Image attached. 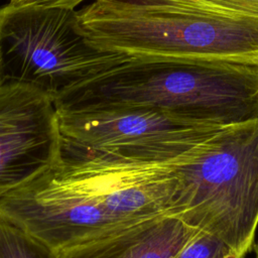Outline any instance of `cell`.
<instances>
[{
  "label": "cell",
  "instance_id": "obj_10",
  "mask_svg": "<svg viewBox=\"0 0 258 258\" xmlns=\"http://www.w3.org/2000/svg\"><path fill=\"white\" fill-rule=\"evenodd\" d=\"M174 258H234L229 249L216 237L199 232Z\"/></svg>",
  "mask_w": 258,
  "mask_h": 258
},
{
  "label": "cell",
  "instance_id": "obj_1",
  "mask_svg": "<svg viewBox=\"0 0 258 258\" xmlns=\"http://www.w3.org/2000/svg\"><path fill=\"white\" fill-rule=\"evenodd\" d=\"M53 104L57 113L136 107L228 126L258 118V66L120 54Z\"/></svg>",
  "mask_w": 258,
  "mask_h": 258
},
{
  "label": "cell",
  "instance_id": "obj_9",
  "mask_svg": "<svg viewBox=\"0 0 258 258\" xmlns=\"http://www.w3.org/2000/svg\"><path fill=\"white\" fill-rule=\"evenodd\" d=\"M0 258H57V253L0 215Z\"/></svg>",
  "mask_w": 258,
  "mask_h": 258
},
{
  "label": "cell",
  "instance_id": "obj_4",
  "mask_svg": "<svg viewBox=\"0 0 258 258\" xmlns=\"http://www.w3.org/2000/svg\"><path fill=\"white\" fill-rule=\"evenodd\" d=\"M119 55L99 50L85 38L76 9L0 7V85L32 86L54 103Z\"/></svg>",
  "mask_w": 258,
  "mask_h": 258
},
{
  "label": "cell",
  "instance_id": "obj_11",
  "mask_svg": "<svg viewBox=\"0 0 258 258\" xmlns=\"http://www.w3.org/2000/svg\"><path fill=\"white\" fill-rule=\"evenodd\" d=\"M87 0H9V4L15 6L21 5H42L51 7H63L76 9V7Z\"/></svg>",
  "mask_w": 258,
  "mask_h": 258
},
{
  "label": "cell",
  "instance_id": "obj_13",
  "mask_svg": "<svg viewBox=\"0 0 258 258\" xmlns=\"http://www.w3.org/2000/svg\"><path fill=\"white\" fill-rule=\"evenodd\" d=\"M253 250H254V253H255V257L258 258V241L256 243H254Z\"/></svg>",
  "mask_w": 258,
  "mask_h": 258
},
{
  "label": "cell",
  "instance_id": "obj_7",
  "mask_svg": "<svg viewBox=\"0 0 258 258\" xmlns=\"http://www.w3.org/2000/svg\"><path fill=\"white\" fill-rule=\"evenodd\" d=\"M61 142L46 94L24 84L0 85V199L53 166Z\"/></svg>",
  "mask_w": 258,
  "mask_h": 258
},
{
  "label": "cell",
  "instance_id": "obj_5",
  "mask_svg": "<svg viewBox=\"0 0 258 258\" xmlns=\"http://www.w3.org/2000/svg\"><path fill=\"white\" fill-rule=\"evenodd\" d=\"M61 137L89 149L145 162L187 157L223 126L189 122L149 108L57 113Z\"/></svg>",
  "mask_w": 258,
  "mask_h": 258
},
{
  "label": "cell",
  "instance_id": "obj_12",
  "mask_svg": "<svg viewBox=\"0 0 258 258\" xmlns=\"http://www.w3.org/2000/svg\"><path fill=\"white\" fill-rule=\"evenodd\" d=\"M221 6L258 16V0H210Z\"/></svg>",
  "mask_w": 258,
  "mask_h": 258
},
{
  "label": "cell",
  "instance_id": "obj_6",
  "mask_svg": "<svg viewBox=\"0 0 258 258\" xmlns=\"http://www.w3.org/2000/svg\"><path fill=\"white\" fill-rule=\"evenodd\" d=\"M51 167L2 197L0 215L55 252L134 225L87 202Z\"/></svg>",
  "mask_w": 258,
  "mask_h": 258
},
{
  "label": "cell",
  "instance_id": "obj_8",
  "mask_svg": "<svg viewBox=\"0 0 258 258\" xmlns=\"http://www.w3.org/2000/svg\"><path fill=\"white\" fill-rule=\"evenodd\" d=\"M200 231L174 216L149 219L57 253V258H174Z\"/></svg>",
  "mask_w": 258,
  "mask_h": 258
},
{
  "label": "cell",
  "instance_id": "obj_3",
  "mask_svg": "<svg viewBox=\"0 0 258 258\" xmlns=\"http://www.w3.org/2000/svg\"><path fill=\"white\" fill-rule=\"evenodd\" d=\"M173 172L174 217L245 258L258 227V118L223 126Z\"/></svg>",
  "mask_w": 258,
  "mask_h": 258
},
{
  "label": "cell",
  "instance_id": "obj_2",
  "mask_svg": "<svg viewBox=\"0 0 258 258\" xmlns=\"http://www.w3.org/2000/svg\"><path fill=\"white\" fill-rule=\"evenodd\" d=\"M77 18L102 51L258 66V16L210 0H93Z\"/></svg>",
  "mask_w": 258,
  "mask_h": 258
}]
</instances>
